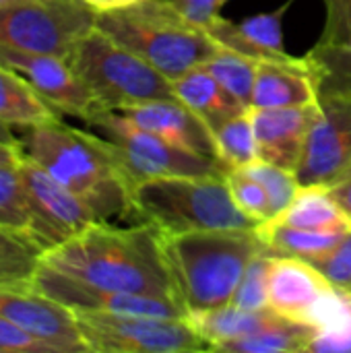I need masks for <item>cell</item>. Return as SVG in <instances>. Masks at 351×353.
Segmentation results:
<instances>
[{
	"mask_svg": "<svg viewBox=\"0 0 351 353\" xmlns=\"http://www.w3.org/2000/svg\"><path fill=\"white\" fill-rule=\"evenodd\" d=\"M41 263L95 288L159 296L182 304L168 265L163 234L147 221L128 228L106 219L93 221L48 250Z\"/></svg>",
	"mask_w": 351,
	"mask_h": 353,
	"instance_id": "cell-1",
	"label": "cell"
},
{
	"mask_svg": "<svg viewBox=\"0 0 351 353\" xmlns=\"http://www.w3.org/2000/svg\"><path fill=\"white\" fill-rule=\"evenodd\" d=\"M25 155L81 196L99 219L132 217V184L99 132L52 120L27 130Z\"/></svg>",
	"mask_w": 351,
	"mask_h": 353,
	"instance_id": "cell-2",
	"label": "cell"
},
{
	"mask_svg": "<svg viewBox=\"0 0 351 353\" xmlns=\"http://www.w3.org/2000/svg\"><path fill=\"white\" fill-rule=\"evenodd\" d=\"M163 248L188 314L232 304L250 261L265 250L257 228L163 236Z\"/></svg>",
	"mask_w": 351,
	"mask_h": 353,
	"instance_id": "cell-3",
	"label": "cell"
},
{
	"mask_svg": "<svg viewBox=\"0 0 351 353\" xmlns=\"http://www.w3.org/2000/svg\"><path fill=\"white\" fill-rule=\"evenodd\" d=\"M95 27L141 56L170 81L203 66L219 46L170 0H141L99 12Z\"/></svg>",
	"mask_w": 351,
	"mask_h": 353,
	"instance_id": "cell-4",
	"label": "cell"
},
{
	"mask_svg": "<svg viewBox=\"0 0 351 353\" xmlns=\"http://www.w3.org/2000/svg\"><path fill=\"white\" fill-rule=\"evenodd\" d=\"M132 217L153 223L163 236L257 228L234 203L225 174L139 182L132 188Z\"/></svg>",
	"mask_w": 351,
	"mask_h": 353,
	"instance_id": "cell-5",
	"label": "cell"
},
{
	"mask_svg": "<svg viewBox=\"0 0 351 353\" xmlns=\"http://www.w3.org/2000/svg\"><path fill=\"white\" fill-rule=\"evenodd\" d=\"M68 62L101 112H124L139 103L174 97L168 77L97 27L77 43Z\"/></svg>",
	"mask_w": 351,
	"mask_h": 353,
	"instance_id": "cell-6",
	"label": "cell"
},
{
	"mask_svg": "<svg viewBox=\"0 0 351 353\" xmlns=\"http://www.w3.org/2000/svg\"><path fill=\"white\" fill-rule=\"evenodd\" d=\"M87 124L108 139L132 188L139 182L161 176H209L228 172L219 159L182 149L141 128L120 112H99Z\"/></svg>",
	"mask_w": 351,
	"mask_h": 353,
	"instance_id": "cell-7",
	"label": "cell"
},
{
	"mask_svg": "<svg viewBox=\"0 0 351 353\" xmlns=\"http://www.w3.org/2000/svg\"><path fill=\"white\" fill-rule=\"evenodd\" d=\"M89 353L213 352L186 319L74 310Z\"/></svg>",
	"mask_w": 351,
	"mask_h": 353,
	"instance_id": "cell-8",
	"label": "cell"
},
{
	"mask_svg": "<svg viewBox=\"0 0 351 353\" xmlns=\"http://www.w3.org/2000/svg\"><path fill=\"white\" fill-rule=\"evenodd\" d=\"M95 21L85 0H19L0 8V46L68 60Z\"/></svg>",
	"mask_w": 351,
	"mask_h": 353,
	"instance_id": "cell-9",
	"label": "cell"
},
{
	"mask_svg": "<svg viewBox=\"0 0 351 353\" xmlns=\"http://www.w3.org/2000/svg\"><path fill=\"white\" fill-rule=\"evenodd\" d=\"M267 292L271 310L317 331L339 323L351 312V296L335 290L304 259L271 254Z\"/></svg>",
	"mask_w": 351,
	"mask_h": 353,
	"instance_id": "cell-10",
	"label": "cell"
},
{
	"mask_svg": "<svg viewBox=\"0 0 351 353\" xmlns=\"http://www.w3.org/2000/svg\"><path fill=\"white\" fill-rule=\"evenodd\" d=\"M19 174L29 207L31 236L46 252L66 242L89 223L99 221L95 211L81 196L54 180L27 155L19 163Z\"/></svg>",
	"mask_w": 351,
	"mask_h": 353,
	"instance_id": "cell-11",
	"label": "cell"
},
{
	"mask_svg": "<svg viewBox=\"0 0 351 353\" xmlns=\"http://www.w3.org/2000/svg\"><path fill=\"white\" fill-rule=\"evenodd\" d=\"M0 64L23 74L41 99L60 114L89 122L101 112L89 87L66 58L0 46Z\"/></svg>",
	"mask_w": 351,
	"mask_h": 353,
	"instance_id": "cell-12",
	"label": "cell"
},
{
	"mask_svg": "<svg viewBox=\"0 0 351 353\" xmlns=\"http://www.w3.org/2000/svg\"><path fill=\"white\" fill-rule=\"evenodd\" d=\"M33 288L41 294L54 298L56 302L68 306L70 310H89V312H110V314H149V316H168V319H186V308L170 298L130 294L95 288L72 277H66L41 263Z\"/></svg>",
	"mask_w": 351,
	"mask_h": 353,
	"instance_id": "cell-13",
	"label": "cell"
},
{
	"mask_svg": "<svg viewBox=\"0 0 351 353\" xmlns=\"http://www.w3.org/2000/svg\"><path fill=\"white\" fill-rule=\"evenodd\" d=\"M0 316L50 343L56 353H89L74 310L35 288H0Z\"/></svg>",
	"mask_w": 351,
	"mask_h": 353,
	"instance_id": "cell-14",
	"label": "cell"
},
{
	"mask_svg": "<svg viewBox=\"0 0 351 353\" xmlns=\"http://www.w3.org/2000/svg\"><path fill=\"white\" fill-rule=\"evenodd\" d=\"M319 120L296 170L302 186H325L351 165V97H319Z\"/></svg>",
	"mask_w": 351,
	"mask_h": 353,
	"instance_id": "cell-15",
	"label": "cell"
},
{
	"mask_svg": "<svg viewBox=\"0 0 351 353\" xmlns=\"http://www.w3.org/2000/svg\"><path fill=\"white\" fill-rule=\"evenodd\" d=\"M319 114V101L294 108H250L259 159L296 172Z\"/></svg>",
	"mask_w": 351,
	"mask_h": 353,
	"instance_id": "cell-16",
	"label": "cell"
},
{
	"mask_svg": "<svg viewBox=\"0 0 351 353\" xmlns=\"http://www.w3.org/2000/svg\"><path fill=\"white\" fill-rule=\"evenodd\" d=\"M292 4L294 0H285L275 10L246 17L240 23H234L219 14L205 31L219 48L244 54L257 62L263 60L290 62L298 58L285 50V39H283V17Z\"/></svg>",
	"mask_w": 351,
	"mask_h": 353,
	"instance_id": "cell-17",
	"label": "cell"
},
{
	"mask_svg": "<svg viewBox=\"0 0 351 353\" xmlns=\"http://www.w3.org/2000/svg\"><path fill=\"white\" fill-rule=\"evenodd\" d=\"M126 118H130L141 128L201 155L219 159L217 153V141L215 134L203 124L201 118H197L180 99L166 97V99H153L147 103L132 105L124 112Z\"/></svg>",
	"mask_w": 351,
	"mask_h": 353,
	"instance_id": "cell-18",
	"label": "cell"
},
{
	"mask_svg": "<svg viewBox=\"0 0 351 353\" xmlns=\"http://www.w3.org/2000/svg\"><path fill=\"white\" fill-rule=\"evenodd\" d=\"M314 101H319V93L304 58L259 62L250 108H294Z\"/></svg>",
	"mask_w": 351,
	"mask_h": 353,
	"instance_id": "cell-19",
	"label": "cell"
},
{
	"mask_svg": "<svg viewBox=\"0 0 351 353\" xmlns=\"http://www.w3.org/2000/svg\"><path fill=\"white\" fill-rule=\"evenodd\" d=\"M170 83L174 97L180 99L197 118H201L213 134L228 120L248 110L203 66L192 68Z\"/></svg>",
	"mask_w": 351,
	"mask_h": 353,
	"instance_id": "cell-20",
	"label": "cell"
},
{
	"mask_svg": "<svg viewBox=\"0 0 351 353\" xmlns=\"http://www.w3.org/2000/svg\"><path fill=\"white\" fill-rule=\"evenodd\" d=\"M304 60L319 97H351V35H321Z\"/></svg>",
	"mask_w": 351,
	"mask_h": 353,
	"instance_id": "cell-21",
	"label": "cell"
},
{
	"mask_svg": "<svg viewBox=\"0 0 351 353\" xmlns=\"http://www.w3.org/2000/svg\"><path fill=\"white\" fill-rule=\"evenodd\" d=\"M58 118L60 112L43 101L23 74L0 64V122L4 126L29 130Z\"/></svg>",
	"mask_w": 351,
	"mask_h": 353,
	"instance_id": "cell-22",
	"label": "cell"
},
{
	"mask_svg": "<svg viewBox=\"0 0 351 353\" xmlns=\"http://www.w3.org/2000/svg\"><path fill=\"white\" fill-rule=\"evenodd\" d=\"M257 234L265 250L273 256H294L312 261L327 254L345 232H325V230H304L290 225L277 217L257 225Z\"/></svg>",
	"mask_w": 351,
	"mask_h": 353,
	"instance_id": "cell-23",
	"label": "cell"
},
{
	"mask_svg": "<svg viewBox=\"0 0 351 353\" xmlns=\"http://www.w3.org/2000/svg\"><path fill=\"white\" fill-rule=\"evenodd\" d=\"M275 316V310H246L236 304H225L221 308L188 314V321L197 333L211 345L213 352H219L221 345L246 337L261 329Z\"/></svg>",
	"mask_w": 351,
	"mask_h": 353,
	"instance_id": "cell-24",
	"label": "cell"
},
{
	"mask_svg": "<svg viewBox=\"0 0 351 353\" xmlns=\"http://www.w3.org/2000/svg\"><path fill=\"white\" fill-rule=\"evenodd\" d=\"M317 329L298 321H290L275 312V316L265 323L254 333L230 341L219 347L225 353H302L310 352Z\"/></svg>",
	"mask_w": 351,
	"mask_h": 353,
	"instance_id": "cell-25",
	"label": "cell"
},
{
	"mask_svg": "<svg viewBox=\"0 0 351 353\" xmlns=\"http://www.w3.org/2000/svg\"><path fill=\"white\" fill-rule=\"evenodd\" d=\"M277 219L304 228V230H325V232H350V215L339 207L331 192L321 184L300 186L296 199Z\"/></svg>",
	"mask_w": 351,
	"mask_h": 353,
	"instance_id": "cell-26",
	"label": "cell"
},
{
	"mask_svg": "<svg viewBox=\"0 0 351 353\" xmlns=\"http://www.w3.org/2000/svg\"><path fill=\"white\" fill-rule=\"evenodd\" d=\"M43 252L31 234L0 225V288H33Z\"/></svg>",
	"mask_w": 351,
	"mask_h": 353,
	"instance_id": "cell-27",
	"label": "cell"
},
{
	"mask_svg": "<svg viewBox=\"0 0 351 353\" xmlns=\"http://www.w3.org/2000/svg\"><path fill=\"white\" fill-rule=\"evenodd\" d=\"M203 68L207 72H211L244 108H250L252 103V91H254V83H257V70H259V62L219 48L205 64Z\"/></svg>",
	"mask_w": 351,
	"mask_h": 353,
	"instance_id": "cell-28",
	"label": "cell"
},
{
	"mask_svg": "<svg viewBox=\"0 0 351 353\" xmlns=\"http://www.w3.org/2000/svg\"><path fill=\"white\" fill-rule=\"evenodd\" d=\"M215 141L219 161L228 170H238L254 163L259 159V147L250 118V108L228 120L223 126H219L215 130Z\"/></svg>",
	"mask_w": 351,
	"mask_h": 353,
	"instance_id": "cell-29",
	"label": "cell"
},
{
	"mask_svg": "<svg viewBox=\"0 0 351 353\" xmlns=\"http://www.w3.org/2000/svg\"><path fill=\"white\" fill-rule=\"evenodd\" d=\"M238 170H244L248 176H252L265 188L275 217L290 207V203L296 199V194L302 186L296 172L279 168V165L263 161V159H257L254 163H250L246 168H238Z\"/></svg>",
	"mask_w": 351,
	"mask_h": 353,
	"instance_id": "cell-30",
	"label": "cell"
},
{
	"mask_svg": "<svg viewBox=\"0 0 351 353\" xmlns=\"http://www.w3.org/2000/svg\"><path fill=\"white\" fill-rule=\"evenodd\" d=\"M0 225L31 234L29 207L19 165H0Z\"/></svg>",
	"mask_w": 351,
	"mask_h": 353,
	"instance_id": "cell-31",
	"label": "cell"
},
{
	"mask_svg": "<svg viewBox=\"0 0 351 353\" xmlns=\"http://www.w3.org/2000/svg\"><path fill=\"white\" fill-rule=\"evenodd\" d=\"M225 180H228V186H230L234 203L257 225L275 217L265 188L252 176H248L244 170H228L225 172Z\"/></svg>",
	"mask_w": 351,
	"mask_h": 353,
	"instance_id": "cell-32",
	"label": "cell"
},
{
	"mask_svg": "<svg viewBox=\"0 0 351 353\" xmlns=\"http://www.w3.org/2000/svg\"><path fill=\"white\" fill-rule=\"evenodd\" d=\"M269 263H271V254L267 250L259 252L250 261V265H248V269H246V273H244V277H242V281H240V285L232 298V304L246 308V310L269 308V292H267Z\"/></svg>",
	"mask_w": 351,
	"mask_h": 353,
	"instance_id": "cell-33",
	"label": "cell"
},
{
	"mask_svg": "<svg viewBox=\"0 0 351 353\" xmlns=\"http://www.w3.org/2000/svg\"><path fill=\"white\" fill-rule=\"evenodd\" d=\"M339 292L351 290V230L323 256L308 261Z\"/></svg>",
	"mask_w": 351,
	"mask_h": 353,
	"instance_id": "cell-34",
	"label": "cell"
},
{
	"mask_svg": "<svg viewBox=\"0 0 351 353\" xmlns=\"http://www.w3.org/2000/svg\"><path fill=\"white\" fill-rule=\"evenodd\" d=\"M0 353H56V350L0 316Z\"/></svg>",
	"mask_w": 351,
	"mask_h": 353,
	"instance_id": "cell-35",
	"label": "cell"
},
{
	"mask_svg": "<svg viewBox=\"0 0 351 353\" xmlns=\"http://www.w3.org/2000/svg\"><path fill=\"white\" fill-rule=\"evenodd\" d=\"M190 23L207 29L219 14L228 0H170Z\"/></svg>",
	"mask_w": 351,
	"mask_h": 353,
	"instance_id": "cell-36",
	"label": "cell"
},
{
	"mask_svg": "<svg viewBox=\"0 0 351 353\" xmlns=\"http://www.w3.org/2000/svg\"><path fill=\"white\" fill-rule=\"evenodd\" d=\"M327 23L323 35H351V0H323Z\"/></svg>",
	"mask_w": 351,
	"mask_h": 353,
	"instance_id": "cell-37",
	"label": "cell"
},
{
	"mask_svg": "<svg viewBox=\"0 0 351 353\" xmlns=\"http://www.w3.org/2000/svg\"><path fill=\"white\" fill-rule=\"evenodd\" d=\"M325 188L331 192V196L339 203V207L350 215L351 219V165L335 180L325 184Z\"/></svg>",
	"mask_w": 351,
	"mask_h": 353,
	"instance_id": "cell-38",
	"label": "cell"
},
{
	"mask_svg": "<svg viewBox=\"0 0 351 353\" xmlns=\"http://www.w3.org/2000/svg\"><path fill=\"white\" fill-rule=\"evenodd\" d=\"M23 157H25L23 141L0 139V165H19Z\"/></svg>",
	"mask_w": 351,
	"mask_h": 353,
	"instance_id": "cell-39",
	"label": "cell"
},
{
	"mask_svg": "<svg viewBox=\"0 0 351 353\" xmlns=\"http://www.w3.org/2000/svg\"><path fill=\"white\" fill-rule=\"evenodd\" d=\"M97 14L99 12H110V10H118V8H126L132 6L141 0H85Z\"/></svg>",
	"mask_w": 351,
	"mask_h": 353,
	"instance_id": "cell-40",
	"label": "cell"
},
{
	"mask_svg": "<svg viewBox=\"0 0 351 353\" xmlns=\"http://www.w3.org/2000/svg\"><path fill=\"white\" fill-rule=\"evenodd\" d=\"M0 139H6V141H17V137L12 134V130H10L8 126H4L2 122H0Z\"/></svg>",
	"mask_w": 351,
	"mask_h": 353,
	"instance_id": "cell-41",
	"label": "cell"
},
{
	"mask_svg": "<svg viewBox=\"0 0 351 353\" xmlns=\"http://www.w3.org/2000/svg\"><path fill=\"white\" fill-rule=\"evenodd\" d=\"M14 2H19V0H0V8H4V6H10V4H14Z\"/></svg>",
	"mask_w": 351,
	"mask_h": 353,
	"instance_id": "cell-42",
	"label": "cell"
},
{
	"mask_svg": "<svg viewBox=\"0 0 351 353\" xmlns=\"http://www.w3.org/2000/svg\"><path fill=\"white\" fill-rule=\"evenodd\" d=\"M348 296H351V290H350V292H348Z\"/></svg>",
	"mask_w": 351,
	"mask_h": 353,
	"instance_id": "cell-43",
	"label": "cell"
}]
</instances>
